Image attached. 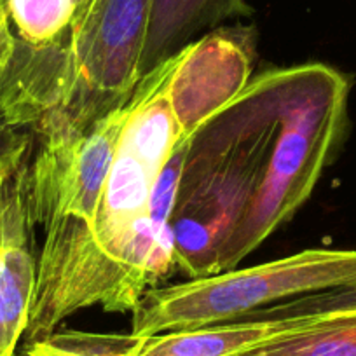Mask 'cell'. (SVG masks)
Segmentation results:
<instances>
[{
    "label": "cell",
    "instance_id": "5",
    "mask_svg": "<svg viewBox=\"0 0 356 356\" xmlns=\"http://www.w3.org/2000/svg\"><path fill=\"white\" fill-rule=\"evenodd\" d=\"M356 282V250L314 248L260 266L156 286L133 309L135 337L243 320L273 304Z\"/></svg>",
    "mask_w": 356,
    "mask_h": 356
},
{
    "label": "cell",
    "instance_id": "14",
    "mask_svg": "<svg viewBox=\"0 0 356 356\" xmlns=\"http://www.w3.org/2000/svg\"><path fill=\"white\" fill-rule=\"evenodd\" d=\"M13 51V35L9 29L8 16H6L4 0H0V60L11 56Z\"/></svg>",
    "mask_w": 356,
    "mask_h": 356
},
{
    "label": "cell",
    "instance_id": "10",
    "mask_svg": "<svg viewBox=\"0 0 356 356\" xmlns=\"http://www.w3.org/2000/svg\"><path fill=\"white\" fill-rule=\"evenodd\" d=\"M13 47L42 51L63 42L75 18L77 0H4Z\"/></svg>",
    "mask_w": 356,
    "mask_h": 356
},
{
    "label": "cell",
    "instance_id": "6",
    "mask_svg": "<svg viewBox=\"0 0 356 356\" xmlns=\"http://www.w3.org/2000/svg\"><path fill=\"white\" fill-rule=\"evenodd\" d=\"M32 145L6 182L0 207V356H15L25 337L37 285L33 222L29 210Z\"/></svg>",
    "mask_w": 356,
    "mask_h": 356
},
{
    "label": "cell",
    "instance_id": "13",
    "mask_svg": "<svg viewBox=\"0 0 356 356\" xmlns=\"http://www.w3.org/2000/svg\"><path fill=\"white\" fill-rule=\"evenodd\" d=\"M2 136H4V128H0V207H2V197H4L6 182H8L13 168L16 166L19 157L30 149V140L19 138L13 129H6V138Z\"/></svg>",
    "mask_w": 356,
    "mask_h": 356
},
{
    "label": "cell",
    "instance_id": "7",
    "mask_svg": "<svg viewBox=\"0 0 356 356\" xmlns=\"http://www.w3.org/2000/svg\"><path fill=\"white\" fill-rule=\"evenodd\" d=\"M250 15L246 0H150L142 77L227 19Z\"/></svg>",
    "mask_w": 356,
    "mask_h": 356
},
{
    "label": "cell",
    "instance_id": "2",
    "mask_svg": "<svg viewBox=\"0 0 356 356\" xmlns=\"http://www.w3.org/2000/svg\"><path fill=\"white\" fill-rule=\"evenodd\" d=\"M150 0H89L63 42L13 47L0 86V128L37 140L86 135L131 98L142 79Z\"/></svg>",
    "mask_w": 356,
    "mask_h": 356
},
{
    "label": "cell",
    "instance_id": "12",
    "mask_svg": "<svg viewBox=\"0 0 356 356\" xmlns=\"http://www.w3.org/2000/svg\"><path fill=\"white\" fill-rule=\"evenodd\" d=\"M356 282L321 292L306 293L283 302L273 304L248 314L243 320H285V318L323 316V314L355 313Z\"/></svg>",
    "mask_w": 356,
    "mask_h": 356
},
{
    "label": "cell",
    "instance_id": "4",
    "mask_svg": "<svg viewBox=\"0 0 356 356\" xmlns=\"http://www.w3.org/2000/svg\"><path fill=\"white\" fill-rule=\"evenodd\" d=\"M351 82L335 68H289L280 131L262 186L218 259L229 271L296 215L320 180L348 126Z\"/></svg>",
    "mask_w": 356,
    "mask_h": 356
},
{
    "label": "cell",
    "instance_id": "9",
    "mask_svg": "<svg viewBox=\"0 0 356 356\" xmlns=\"http://www.w3.org/2000/svg\"><path fill=\"white\" fill-rule=\"evenodd\" d=\"M236 356H356V311L304 316L297 327Z\"/></svg>",
    "mask_w": 356,
    "mask_h": 356
},
{
    "label": "cell",
    "instance_id": "1",
    "mask_svg": "<svg viewBox=\"0 0 356 356\" xmlns=\"http://www.w3.org/2000/svg\"><path fill=\"white\" fill-rule=\"evenodd\" d=\"M178 54L140 79L93 229L49 314L46 337L88 307L128 313L175 269L173 217L193 131L171 100Z\"/></svg>",
    "mask_w": 356,
    "mask_h": 356
},
{
    "label": "cell",
    "instance_id": "15",
    "mask_svg": "<svg viewBox=\"0 0 356 356\" xmlns=\"http://www.w3.org/2000/svg\"><path fill=\"white\" fill-rule=\"evenodd\" d=\"M9 58H11V56H9ZM9 58H4V60H0V86H2V79H4V72H6V67H8Z\"/></svg>",
    "mask_w": 356,
    "mask_h": 356
},
{
    "label": "cell",
    "instance_id": "8",
    "mask_svg": "<svg viewBox=\"0 0 356 356\" xmlns=\"http://www.w3.org/2000/svg\"><path fill=\"white\" fill-rule=\"evenodd\" d=\"M302 318L238 320L143 337L135 356H236L297 327Z\"/></svg>",
    "mask_w": 356,
    "mask_h": 356
},
{
    "label": "cell",
    "instance_id": "16",
    "mask_svg": "<svg viewBox=\"0 0 356 356\" xmlns=\"http://www.w3.org/2000/svg\"><path fill=\"white\" fill-rule=\"evenodd\" d=\"M86 2H89V0H77V8L79 6H84ZM75 11H77V9H75Z\"/></svg>",
    "mask_w": 356,
    "mask_h": 356
},
{
    "label": "cell",
    "instance_id": "11",
    "mask_svg": "<svg viewBox=\"0 0 356 356\" xmlns=\"http://www.w3.org/2000/svg\"><path fill=\"white\" fill-rule=\"evenodd\" d=\"M143 337L63 332L26 344L25 356H135Z\"/></svg>",
    "mask_w": 356,
    "mask_h": 356
},
{
    "label": "cell",
    "instance_id": "3",
    "mask_svg": "<svg viewBox=\"0 0 356 356\" xmlns=\"http://www.w3.org/2000/svg\"><path fill=\"white\" fill-rule=\"evenodd\" d=\"M289 68L267 70L191 135L177 191L175 269L217 275L218 259L248 213L280 131Z\"/></svg>",
    "mask_w": 356,
    "mask_h": 356
}]
</instances>
